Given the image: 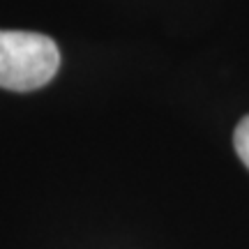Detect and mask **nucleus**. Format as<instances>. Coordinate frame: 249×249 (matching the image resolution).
Masks as SVG:
<instances>
[{"label":"nucleus","instance_id":"2","mask_svg":"<svg viewBox=\"0 0 249 249\" xmlns=\"http://www.w3.org/2000/svg\"><path fill=\"white\" fill-rule=\"evenodd\" d=\"M233 143H235V152L242 160V164L249 169V116L242 118L238 127H235V134H233Z\"/></svg>","mask_w":249,"mask_h":249},{"label":"nucleus","instance_id":"1","mask_svg":"<svg viewBox=\"0 0 249 249\" xmlns=\"http://www.w3.org/2000/svg\"><path fill=\"white\" fill-rule=\"evenodd\" d=\"M60 65L51 37L26 30H0V88L28 92L46 86Z\"/></svg>","mask_w":249,"mask_h":249}]
</instances>
